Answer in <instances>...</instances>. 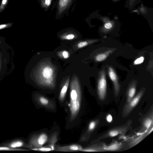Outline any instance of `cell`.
<instances>
[{"label":"cell","instance_id":"1","mask_svg":"<svg viewBox=\"0 0 153 153\" xmlns=\"http://www.w3.org/2000/svg\"><path fill=\"white\" fill-rule=\"evenodd\" d=\"M70 102L68 105L70 112V120L76 117L80 109L81 100L80 86L77 78L74 77L70 85Z\"/></svg>","mask_w":153,"mask_h":153},{"label":"cell","instance_id":"2","mask_svg":"<svg viewBox=\"0 0 153 153\" xmlns=\"http://www.w3.org/2000/svg\"><path fill=\"white\" fill-rule=\"evenodd\" d=\"M37 73L38 81L40 84L48 87L54 86V72L51 66L44 64L38 68Z\"/></svg>","mask_w":153,"mask_h":153},{"label":"cell","instance_id":"3","mask_svg":"<svg viewBox=\"0 0 153 153\" xmlns=\"http://www.w3.org/2000/svg\"><path fill=\"white\" fill-rule=\"evenodd\" d=\"M75 0H56L52 5L51 11L56 7L55 18L56 20L62 18L68 12Z\"/></svg>","mask_w":153,"mask_h":153},{"label":"cell","instance_id":"4","mask_svg":"<svg viewBox=\"0 0 153 153\" xmlns=\"http://www.w3.org/2000/svg\"><path fill=\"white\" fill-rule=\"evenodd\" d=\"M48 139L47 135L44 133L33 135L30 138L25 147L31 149L42 147L46 142Z\"/></svg>","mask_w":153,"mask_h":153},{"label":"cell","instance_id":"5","mask_svg":"<svg viewBox=\"0 0 153 153\" xmlns=\"http://www.w3.org/2000/svg\"><path fill=\"white\" fill-rule=\"evenodd\" d=\"M97 94L99 98L102 100L106 97L107 82L105 72L104 70H101L99 74L97 84Z\"/></svg>","mask_w":153,"mask_h":153},{"label":"cell","instance_id":"6","mask_svg":"<svg viewBox=\"0 0 153 153\" xmlns=\"http://www.w3.org/2000/svg\"><path fill=\"white\" fill-rule=\"evenodd\" d=\"M144 92L143 90L140 91L135 97L128 103H126L124 110V115L128 114L137 105Z\"/></svg>","mask_w":153,"mask_h":153},{"label":"cell","instance_id":"7","mask_svg":"<svg viewBox=\"0 0 153 153\" xmlns=\"http://www.w3.org/2000/svg\"><path fill=\"white\" fill-rule=\"evenodd\" d=\"M109 76L114 86V94L117 96L120 89V86L119 83L117 76L114 69L109 66L108 70Z\"/></svg>","mask_w":153,"mask_h":153},{"label":"cell","instance_id":"8","mask_svg":"<svg viewBox=\"0 0 153 153\" xmlns=\"http://www.w3.org/2000/svg\"><path fill=\"white\" fill-rule=\"evenodd\" d=\"M25 144L24 140L20 138L5 141L0 144V146H8L13 148H19L25 147Z\"/></svg>","mask_w":153,"mask_h":153},{"label":"cell","instance_id":"9","mask_svg":"<svg viewBox=\"0 0 153 153\" xmlns=\"http://www.w3.org/2000/svg\"><path fill=\"white\" fill-rule=\"evenodd\" d=\"M58 151L68 152L81 151L82 149V147L77 144H72L65 146H58L56 148Z\"/></svg>","mask_w":153,"mask_h":153},{"label":"cell","instance_id":"10","mask_svg":"<svg viewBox=\"0 0 153 153\" xmlns=\"http://www.w3.org/2000/svg\"><path fill=\"white\" fill-rule=\"evenodd\" d=\"M128 128L127 126L112 129L108 132L104 137H115L118 134L126 132Z\"/></svg>","mask_w":153,"mask_h":153},{"label":"cell","instance_id":"11","mask_svg":"<svg viewBox=\"0 0 153 153\" xmlns=\"http://www.w3.org/2000/svg\"><path fill=\"white\" fill-rule=\"evenodd\" d=\"M136 82L134 81L128 88L127 93V103L129 102L134 97L136 91Z\"/></svg>","mask_w":153,"mask_h":153},{"label":"cell","instance_id":"12","mask_svg":"<svg viewBox=\"0 0 153 153\" xmlns=\"http://www.w3.org/2000/svg\"><path fill=\"white\" fill-rule=\"evenodd\" d=\"M114 49H110L103 53H98L95 57L94 59L96 62L103 61L114 51Z\"/></svg>","mask_w":153,"mask_h":153},{"label":"cell","instance_id":"13","mask_svg":"<svg viewBox=\"0 0 153 153\" xmlns=\"http://www.w3.org/2000/svg\"><path fill=\"white\" fill-rule=\"evenodd\" d=\"M55 0H38L41 8L45 11H48L52 6Z\"/></svg>","mask_w":153,"mask_h":153},{"label":"cell","instance_id":"14","mask_svg":"<svg viewBox=\"0 0 153 153\" xmlns=\"http://www.w3.org/2000/svg\"><path fill=\"white\" fill-rule=\"evenodd\" d=\"M69 81V78H68L64 84L60 93L59 99L61 101L64 100L65 97L68 86Z\"/></svg>","mask_w":153,"mask_h":153},{"label":"cell","instance_id":"15","mask_svg":"<svg viewBox=\"0 0 153 153\" xmlns=\"http://www.w3.org/2000/svg\"><path fill=\"white\" fill-rule=\"evenodd\" d=\"M121 146L119 143H112L108 146H105L103 148L104 151H116L118 150Z\"/></svg>","mask_w":153,"mask_h":153},{"label":"cell","instance_id":"16","mask_svg":"<svg viewBox=\"0 0 153 153\" xmlns=\"http://www.w3.org/2000/svg\"><path fill=\"white\" fill-rule=\"evenodd\" d=\"M98 41V40L96 39L83 41L79 42L77 44V46L79 48H81Z\"/></svg>","mask_w":153,"mask_h":153},{"label":"cell","instance_id":"17","mask_svg":"<svg viewBox=\"0 0 153 153\" xmlns=\"http://www.w3.org/2000/svg\"><path fill=\"white\" fill-rule=\"evenodd\" d=\"M114 24L111 22H106L104 24L102 30L103 32H107L111 30L114 27Z\"/></svg>","mask_w":153,"mask_h":153},{"label":"cell","instance_id":"18","mask_svg":"<svg viewBox=\"0 0 153 153\" xmlns=\"http://www.w3.org/2000/svg\"><path fill=\"white\" fill-rule=\"evenodd\" d=\"M27 150L19 148H13L7 146H0V151H25Z\"/></svg>","mask_w":153,"mask_h":153},{"label":"cell","instance_id":"19","mask_svg":"<svg viewBox=\"0 0 153 153\" xmlns=\"http://www.w3.org/2000/svg\"><path fill=\"white\" fill-rule=\"evenodd\" d=\"M105 146L102 147H92L85 149H82L81 151L84 152H94L104 151L103 148Z\"/></svg>","mask_w":153,"mask_h":153},{"label":"cell","instance_id":"20","mask_svg":"<svg viewBox=\"0 0 153 153\" xmlns=\"http://www.w3.org/2000/svg\"><path fill=\"white\" fill-rule=\"evenodd\" d=\"M61 37L63 39L71 40L75 37V35L74 34L72 33H67L64 34Z\"/></svg>","mask_w":153,"mask_h":153},{"label":"cell","instance_id":"21","mask_svg":"<svg viewBox=\"0 0 153 153\" xmlns=\"http://www.w3.org/2000/svg\"><path fill=\"white\" fill-rule=\"evenodd\" d=\"M152 124V119L150 118H147L144 121L143 126L146 129H148L150 127Z\"/></svg>","mask_w":153,"mask_h":153},{"label":"cell","instance_id":"22","mask_svg":"<svg viewBox=\"0 0 153 153\" xmlns=\"http://www.w3.org/2000/svg\"><path fill=\"white\" fill-rule=\"evenodd\" d=\"M33 150L37 151H40L42 152H48L51 151L53 150V149L50 147H41L39 148H34L31 149Z\"/></svg>","mask_w":153,"mask_h":153},{"label":"cell","instance_id":"23","mask_svg":"<svg viewBox=\"0 0 153 153\" xmlns=\"http://www.w3.org/2000/svg\"><path fill=\"white\" fill-rule=\"evenodd\" d=\"M97 122L96 120L93 121L90 123L88 127L89 131H91L94 129L97 123Z\"/></svg>","mask_w":153,"mask_h":153},{"label":"cell","instance_id":"24","mask_svg":"<svg viewBox=\"0 0 153 153\" xmlns=\"http://www.w3.org/2000/svg\"><path fill=\"white\" fill-rule=\"evenodd\" d=\"M39 100L40 102L43 105H47L49 103L48 99L43 97H40L39 98Z\"/></svg>","mask_w":153,"mask_h":153},{"label":"cell","instance_id":"25","mask_svg":"<svg viewBox=\"0 0 153 153\" xmlns=\"http://www.w3.org/2000/svg\"><path fill=\"white\" fill-rule=\"evenodd\" d=\"M8 0H2L0 5V13L3 11L8 3Z\"/></svg>","mask_w":153,"mask_h":153},{"label":"cell","instance_id":"26","mask_svg":"<svg viewBox=\"0 0 153 153\" xmlns=\"http://www.w3.org/2000/svg\"><path fill=\"white\" fill-rule=\"evenodd\" d=\"M144 59V57L142 56L136 59L134 62V65L140 64L143 63Z\"/></svg>","mask_w":153,"mask_h":153},{"label":"cell","instance_id":"27","mask_svg":"<svg viewBox=\"0 0 153 153\" xmlns=\"http://www.w3.org/2000/svg\"><path fill=\"white\" fill-rule=\"evenodd\" d=\"M12 25V23H9L6 24L0 25V30L11 27Z\"/></svg>","mask_w":153,"mask_h":153},{"label":"cell","instance_id":"28","mask_svg":"<svg viewBox=\"0 0 153 153\" xmlns=\"http://www.w3.org/2000/svg\"><path fill=\"white\" fill-rule=\"evenodd\" d=\"M61 56H62L64 59H67L68 58L69 56V54L67 51H63L60 54Z\"/></svg>","mask_w":153,"mask_h":153},{"label":"cell","instance_id":"29","mask_svg":"<svg viewBox=\"0 0 153 153\" xmlns=\"http://www.w3.org/2000/svg\"><path fill=\"white\" fill-rule=\"evenodd\" d=\"M106 120L109 123H111L113 120V118L112 115L110 114H108L106 116Z\"/></svg>","mask_w":153,"mask_h":153},{"label":"cell","instance_id":"30","mask_svg":"<svg viewBox=\"0 0 153 153\" xmlns=\"http://www.w3.org/2000/svg\"><path fill=\"white\" fill-rule=\"evenodd\" d=\"M135 0H129V1H130V2L131 3V4H132V3L133 2H134V1Z\"/></svg>","mask_w":153,"mask_h":153},{"label":"cell","instance_id":"31","mask_svg":"<svg viewBox=\"0 0 153 153\" xmlns=\"http://www.w3.org/2000/svg\"><path fill=\"white\" fill-rule=\"evenodd\" d=\"M114 1H117V0H114Z\"/></svg>","mask_w":153,"mask_h":153},{"label":"cell","instance_id":"32","mask_svg":"<svg viewBox=\"0 0 153 153\" xmlns=\"http://www.w3.org/2000/svg\"></svg>","mask_w":153,"mask_h":153}]
</instances>
